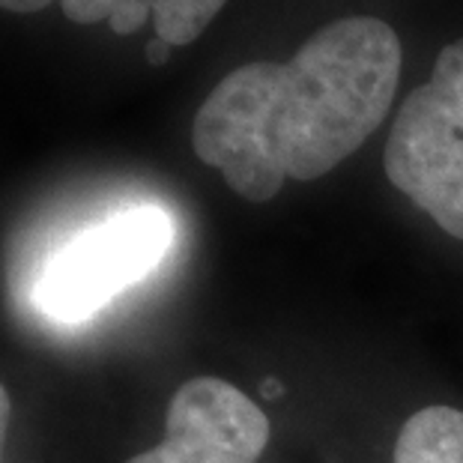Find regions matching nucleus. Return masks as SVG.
I'll use <instances>...</instances> for the list:
<instances>
[{
    "instance_id": "nucleus-1",
    "label": "nucleus",
    "mask_w": 463,
    "mask_h": 463,
    "mask_svg": "<svg viewBox=\"0 0 463 463\" xmlns=\"http://www.w3.org/2000/svg\"><path fill=\"white\" fill-rule=\"evenodd\" d=\"M401 43L371 15L338 18L288 63L254 61L224 75L194 114L192 146L245 201L263 203L284 180H317L386 120Z\"/></svg>"
},
{
    "instance_id": "nucleus-2",
    "label": "nucleus",
    "mask_w": 463,
    "mask_h": 463,
    "mask_svg": "<svg viewBox=\"0 0 463 463\" xmlns=\"http://www.w3.org/2000/svg\"><path fill=\"white\" fill-rule=\"evenodd\" d=\"M176 240L162 206L141 203L78 231L45 260L33 299L48 317L81 323L159 269Z\"/></svg>"
},
{
    "instance_id": "nucleus-3",
    "label": "nucleus",
    "mask_w": 463,
    "mask_h": 463,
    "mask_svg": "<svg viewBox=\"0 0 463 463\" xmlns=\"http://www.w3.org/2000/svg\"><path fill=\"white\" fill-rule=\"evenodd\" d=\"M383 165L398 192L463 242V36L401 105Z\"/></svg>"
},
{
    "instance_id": "nucleus-4",
    "label": "nucleus",
    "mask_w": 463,
    "mask_h": 463,
    "mask_svg": "<svg viewBox=\"0 0 463 463\" xmlns=\"http://www.w3.org/2000/svg\"><path fill=\"white\" fill-rule=\"evenodd\" d=\"M266 442L269 419L245 392L194 377L167 403L165 439L126 463H258Z\"/></svg>"
},
{
    "instance_id": "nucleus-5",
    "label": "nucleus",
    "mask_w": 463,
    "mask_h": 463,
    "mask_svg": "<svg viewBox=\"0 0 463 463\" xmlns=\"http://www.w3.org/2000/svg\"><path fill=\"white\" fill-rule=\"evenodd\" d=\"M395 463H463V412L425 407L403 421Z\"/></svg>"
},
{
    "instance_id": "nucleus-6",
    "label": "nucleus",
    "mask_w": 463,
    "mask_h": 463,
    "mask_svg": "<svg viewBox=\"0 0 463 463\" xmlns=\"http://www.w3.org/2000/svg\"><path fill=\"white\" fill-rule=\"evenodd\" d=\"M228 0H150L153 31L167 45L194 43Z\"/></svg>"
},
{
    "instance_id": "nucleus-7",
    "label": "nucleus",
    "mask_w": 463,
    "mask_h": 463,
    "mask_svg": "<svg viewBox=\"0 0 463 463\" xmlns=\"http://www.w3.org/2000/svg\"><path fill=\"white\" fill-rule=\"evenodd\" d=\"M126 0H61V9L75 24H99L108 22Z\"/></svg>"
},
{
    "instance_id": "nucleus-8",
    "label": "nucleus",
    "mask_w": 463,
    "mask_h": 463,
    "mask_svg": "<svg viewBox=\"0 0 463 463\" xmlns=\"http://www.w3.org/2000/svg\"><path fill=\"white\" fill-rule=\"evenodd\" d=\"M52 4H61V0H0V9H6V13H43L45 6Z\"/></svg>"
},
{
    "instance_id": "nucleus-9",
    "label": "nucleus",
    "mask_w": 463,
    "mask_h": 463,
    "mask_svg": "<svg viewBox=\"0 0 463 463\" xmlns=\"http://www.w3.org/2000/svg\"><path fill=\"white\" fill-rule=\"evenodd\" d=\"M9 412H13V403H9V392H6V386L0 383V458H4V449H6Z\"/></svg>"
},
{
    "instance_id": "nucleus-10",
    "label": "nucleus",
    "mask_w": 463,
    "mask_h": 463,
    "mask_svg": "<svg viewBox=\"0 0 463 463\" xmlns=\"http://www.w3.org/2000/svg\"><path fill=\"white\" fill-rule=\"evenodd\" d=\"M171 52H174V45H167L165 39L153 36L150 45H146V61H150L153 66H165L167 57H171Z\"/></svg>"
},
{
    "instance_id": "nucleus-11",
    "label": "nucleus",
    "mask_w": 463,
    "mask_h": 463,
    "mask_svg": "<svg viewBox=\"0 0 463 463\" xmlns=\"http://www.w3.org/2000/svg\"><path fill=\"white\" fill-rule=\"evenodd\" d=\"M263 395H266V398H279V395H281V386H279L275 380H266V383H263Z\"/></svg>"
},
{
    "instance_id": "nucleus-12",
    "label": "nucleus",
    "mask_w": 463,
    "mask_h": 463,
    "mask_svg": "<svg viewBox=\"0 0 463 463\" xmlns=\"http://www.w3.org/2000/svg\"><path fill=\"white\" fill-rule=\"evenodd\" d=\"M0 463H4V458H0Z\"/></svg>"
}]
</instances>
